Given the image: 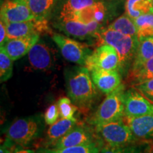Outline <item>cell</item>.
Returning a JSON list of instances; mask_svg holds the SVG:
<instances>
[{"label": "cell", "instance_id": "14", "mask_svg": "<svg viewBox=\"0 0 153 153\" xmlns=\"http://www.w3.org/2000/svg\"><path fill=\"white\" fill-rule=\"evenodd\" d=\"M89 71L96 87L105 94L114 91L122 84L121 74L118 70L94 69Z\"/></svg>", "mask_w": 153, "mask_h": 153}, {"label": "cell", "instance_id": "6", "mask_svg": "<svg viewBox=\"0 0 153 153\" xmlns=\"http://www.w3.org/2000/svg\"><path fill=\"white\" fill-rule=\"evenodd\" d=\"M52 39L65 60L80 66L86 65L87 58L93 52L88 45L62 34L53 33Z\"/></svg>", "mask_w": 153, "mask_h": 153}, {"label": "cell", "instance_id": "8", "mask_svg": "<svg viewBox=\"0 0 153 153\" xmlns=\"http://www.w3.org/2000/svg\"><path fill=\"white\" fill-rule=\"evenodd\" d=\"M124 116L140 117L153 114V104L136 89L132 87L123 94Z\"/></svg>", "mask_w": 153, "mask_h": 153}, {"label": "cell", "instance_id": "4", "mask_svg": "<svg viewBox=\"0 0 153 153\" xmlns=\"http://www.w3.org/2000/svg\"><path fill=\"white\" fill-rule=\"evenodd\" d=\"M124 91L125 85L121 84L117 89L107 94L97 110L88 120L89 124L96 126L99 124L123 119L124 116L123 99Z\"/></svg>", "mask_w": 153, "mask_h": 153}, {"label": "cell", "instance_id": "16", "mask_svg": "<svg viewBox=\"0 0 153 153\" xmlns=\"http://www.w3.org/2000/svg\"><path fill=\"white\" fill-rule=\"evenodd\" d=\"M108 11L109 10H108V4L105 2L104 0H100L94 4L77 11L67 19L79 21L85 24H88L93 22H97L103 24L108 16ZM67 19H60V20H67Z\"/></svg>", "mask_w": 153, "mask_h": 153}, {"label": "cell", "instance_id": "10", "mask_svg": "<svg viewBox=\"0 0 153 153\" xmlns=\"http://www.w3.org/2000/svg\"><path fill=\"white\" fill-rule=\"evenodd\" d=\"M95 142H102L96 135L95 132H91L88 128L79 123L73 128L69 133L61 137L51 148H65L70 147L79 146L91 144Z\"/></svg>", "mask_w": 153, "mask_h": 153}, {"label": "cell", "instance_id": "9", "mask_svg": "<svg viewBox=\"0 0 153 153\" xmlns=\"http://www.w3.org/2000/svg\"><path fill=\"white\" fill-rule=\"evenodd\" d=\"M0 16L1 21L5 24L35 19L26 0H4L1 6Z\"/></svg>", "mask_w": 153, "mask_h": 153}, {"label": "cell", "instance_id": "37", "mask_svg": "<svg viewBox=\"0 0 153 153\" xmlns=\"http://www.w3.org/2000/svg\"><path fill=\"white\" fill-rule=\"evenodd\" d=\"M152 153H153V149H152Z\"/></svg>", "mask_w": 153, "mask_h": 153}, {"label": "cell", "instance_id": "15", "mask_svg": "<svg viewBox=\"0 0 153 153\" xmlns=\"http://www.w3.org/2000/svg\"><path fill=\"white\" fill-rule=\"evenodd\" d=\"M40 34H34L26 37L8 39L1 48L13 60H17L28 55L31 48L38 42Z\"/></svg>", "mask_w": 153, "mask_h": 153}, {"label": "cell", "instance_id": "12", "mask_svg": "<svg viewBox=\"0 0 153 153\" xmlns=\"http://www.w3.org/2000/svg\"><path fill=\"white\" fill-rule=\"evenodd\" d=\"M5 24L8 39L26 37L44 32L50 33L51 31L48 26V22H39L35 19L28 22L9 23Z\"/></svg>", "mask_w": 153, "mask_h": 153}, {"label": "cell", "instance_id": "32", "mask_svg": "<svg viewBox=\"0 0 153 153\" xmlns=\"http://www.w3.org/2000/svg\"><path fill=\"white\" fill-rule=\"evenodd\" d=\"M7 40H8V38H7L6 24L2 21H0V45H1V47L3 46Z\"/></svg>", "mask_w": 153, "mask_h": 153}, {"label": "cell", "instance_id": "30", "mask_svg": "<svg viewBox=\"0 0 153 153\" xmlns=\"http://www.w3.org/2000/svg\"><path fill=\"white\" fill-rule=\"evenodd\" d=\"M133 87L153 104V79L135 84Z\"/></svg>", "mask_w": 153, "mask_h": 153}, {"label": "cell", "instance_id": "21", "mask_svg": "<svg viewBox=\"0 0 153 153\" xmlns=\"http://www.w3.org/2000/svg\"><path fill=\"white\" fill-rule=\"evenodd\" d=\"M126 14L134 21L145 14L153 13L152 0H126Z\"/></svg>", "mask_w": 153, "mask_h": 153}, {"label": "cell", "instance_id": "28", "mask_svg": "<svg viewBox=\"0 0 153 153\" xmlns=\"http://www.w3.org/2000/svg\"><path fill=\"white\" fill-rule=\"evenodd\" d=\"M59 113L61 118L71 119L74 118V115L78 109L69 97H61L57 102Z\"/></svg>", "mask_w": 153, "mask_h": 153}, {"label": "cell", "instance_id": "2", "mask_svg": "<svg viewBox=\"0 0 153 153\" xmlns=\"http://www.w3.org/2000/svg\"><path fill=\"white\" fill-rule=\"evenodd\" d=\"M97 39L99 45L108 44L116 49L120 60L119 72L121 75L128 74L138 46L137 37L126 35L106 27L99 32Z\"/></svg>", "mask_w": 153, "mask_h": 153}, {"label": "cell", "instance_id": "17", "mask_svg": "<svg viewBox=\"0 0 153 153\" xmlns=\"http://www.w3.org/2000/svg\"><path fill=\"white\" fill-rule=\"evenodd\" d=\"M78 124V120L75 118L71 119L61 118L57 120L50 126L48 130L43 143V148H51L58 140L65 135Z\"/></svg>", "mask_w": 153, "mask_h": 153}, {"label": "cell", "instance_id": "11", "mask_svg": "<svg viewBox=\"0 0 153 153\" xmlns=\"http://www.w3.org/2000/svg\"><path fill=\"white\" fill-rule=\"evenodd\" d=\"M28 60L31 70L48 71L54 65V53L46 44L38 41L28 52Z\"/></svg>", "mask_w": 153, "mask_h": 153}, {"label": "cell", "instance_id": "13", "mask_svg": "<svg viewBox=\"0 0 153 153\" xmlns=\"http://www.w3.org/2000/svg\"><path fill=\"white\" fill-rule=\"evenodd\" d=\"M136 140L153 143V114L135 118L123 116Z\"/></svg>", "mask_w": 153, "mask_h": 153}, {"label": "cell", "instance_id": "31", "mask_svg": "<svg viewBox=\"0 0 153 153\" xmlns=\"http://www.w3.org/2000/svg\"><path fill=\"white\" fill-rule=\"evenodd\" d=\"M59 116H60V113L57 105L55 104H51L48 107L43 115L44 121L47 125L51 126L57 121Z\"/></svg>", "mask_w": 153, "mask_h": 153}, {"label": "cell", "instance_id": "1", "mask_svg": "<svg viewBox=\"0 0 153 153\" xmlns=\"http://www.w3.org/2000/svg\"><path fill=\"white\" fill-rule=\"evenodd\" d=\"M68 97L78 108L87 111L97 97V87L85 66L73 67L65 72Z\"/></svg>", "mask_w": 153, "mask_h": 153}, {"label": "cell", "instance_id": "20", "mask_svg": "<svg viewBox=\"0 0 153 153\" xmlns=\"http://www.w3.org/2000/svg\"><path fill=\"white\" fill-rule=\"evenodd\" d=\"M30 10L35 16V20L48 22L57 0H26Z\"/></svg>", "mask_w": 153, "mask_h": 153}, {"label": "cell", "instance_id": "3", "mask_svg": "<svg viewBox=\"0 0 153 153\" xmlns=\"http://www.w3.org/2000/svg\"><path fill=\"white\" fill-rule=\"evenodd\" d=\"M44 128L40 115L19 118L9 127L3 144L14 150L16 147H26L41 136Z\"/></svg>", "mask_w": 153, "mask_h": 153}, {"label": "cell", "instance_id": "22", "mask_svg": "<svg viewBox=\"0 0 153 153\" xmlns=\"http://www.w3.org/2000/svg\"><path fill=\"white\" fill-rule=\"evenodd\" d=\"M102 142H95L91 144L65 148H42L39 153H99Z\"/></svg>", "mask_w": 153, "mask_h": 153}, {"label": "cell", "instance_id": "27", "mask_svg": "<svg viewBox=\"0 0 153 153\" xmlns=\"http://www.w3.org/2000/svg\"><path fill=\"white\" fill-rule=\"evenodd\" d=\"M13 60L2 48H0V81L9 80L13 73Z\"/></svg>", "mask_w": 153, "mask_h": 153}, {"label": "cell", "instance_id": "7", "mask_svg": "<svg viewBox=\"0 0 153 153\" xmlns=\"http://www.w3.org/2000/svg\"><path fill=\"white\" fill-rule=\"evenodd\" d=\"M86 68L104 70H118L119 72L120 60L116 49L108 44L99 45L87 58Z\"/></svg>", "mask_w": 153, "mask_h": 153}, {"label": "cell", "instance_id": "24", "mask_svg": "<svg viewBox=\"0 0 153 153\" xmlns=\"http://www.w3.org/2000/svg\"><path fill=\"white\" fill-rule=\"evenodd\" d=\"M107 28L117 30L126 35L137 37V30L135 22L126 14L116 19L114 22L108 25Z\"/></svg>", "mask_w": 153, "mask_h": 153}, {"label": "cell", "instance_id": "34", "mask_svg": "<svg viewBox=\"0 0 153 153\" xmlns=\"http://www.w3.org/2000/svg\"><path fill=\"white\" fill-rule=\"evenodd\" d=\"M14 153H36L33 150H16Z\"/></svg>", "mask_w": 153, "mask_h": 153}, {"label": "cell", "instance_id": "19", "mask_svg": "<svg viewBox=\"0 0 153 153\" xmlns=\"http://www.w3.org/2000/svg\"><path fill=\"white\" fill-rule=\"evenodd\" d=\"M153 57V36L139 40L138 46L133 65L129 72H133L142 67Z\"/></svg>", "mask_w": 153, "mask_h": 153}, {"label": "cell", "instance_id": "29", "mask_svg": "<svg viewBox=\"0 0 153 153\" xmlns=\"http://www.w3.org/2000/svg\"><path fill=\"white\" fill-rule=\"evenodd\" d=\"M136 148L133 145L126 146H111L105 144L101 146L99 153H137Z\"/></svg>", "mask_w": 153, "mask_h": 153}, {"label": "cell", "instance_id": "18", "mask_svg": "<svg viewBox=\"0 0 153 153\" xmlns=\"http://www.w3.org/2000/svg\"><path fill=\"white\" fill-rule=\"evenodd\" d=\"M55 26L67 36L79 40H87L93 38L89 32L87 24L72 19L60 20L58 19Z\"/></svg>", "mask_w": 153, "mask_h": 153}, {"label": "cell", "instance_id": "23", "mask_svg": "<svg viewBox=\"0 0 153 153\" xmlns=\"http://www.w3.org/2000/svg\"><path fill=\"white\" fill-rule=\"evenodd\" d=\"M100 0H66L62 6L58 19H67L82 9L94 4Z\"/></svg>", "mask_w": 153, "mask_h": 153}, {"label": "cell", "instance_id": "35", "mask_svg": "<svg viewBox=\"0 0 153 153\" xmlns=\"http://www.w3.org/2000/svg\"><path fill=\"white\" fill-rule=\"evenodd\" d=\"M137 153H152V152H137Z\"/></svg>", "mask_w": 153, "mask_h": 153}, {"label": "cell", "instance_id": "33", "mask_svg": "<svg viewBox=\"0 0 153 153\" xmlns=\"http://www.w3.org/2000/svg\"><path fill=\"white\" fill-rule=\"evenodd\" d=\"M14 150L10 147L7 146L4 144L1 145L0 148V153H14Z\"/></svg>", "mask_w": 153, "mask_h": 153}, {"label": "cell", "instance_id": "5", "mask_svg": "<svg viewBox=\"0 0 153 153\" xmlns=\"http://www.w3.org/2000/svg\"><path fill=\"white\" fill-rule=\"evenodd\" d=\"M94 131L102 142L111 146H126L137 141L123 119L99 124Z\"/></svg>", "mask_w": 153, "mask_h": 153}, {"label": "cell", "instance_id": "25", "mask_svg": "<svg viewBox=\"0 0 153 153\" xmlns=\"http://www.w3.org/2000/svg\"><path fill=\"white\" fill-rule=\"evenodd\" d=\"M127 76L128 80L133 85L153 79V57L137 70L128 72Z\"/></svg>", "mask_w": 153, "mask_h": 153}, {"label": "cell", "instance_id": "36", "mask_svg": "<svg viewBox=\"0 0 153 153\" xmlns=\"http://www.w3.org/2000/svg\"><path fill=\"white\" fill-rule=\"evenodd\" d=\"M152 3H153V0H152Z\"/></svg>", "mask_w": 153, "mask_h": 153}, {"label": "cell", "instance_id": "26", "mask_svg": "<svg viewBox=\"0 0 153 153\" xmlns=\"http://www.w3.org/2000/svg\"><path fill=\"white\" fill-rule=\"evenodd\" d=\"M137 30V38L153 36V13L141 15L134 20Z\"/></svg>", "mask_w": 153, "mask_h": 153}]
</instances>
